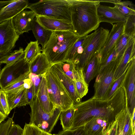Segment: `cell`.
<instances>
[{"mask_svg": "<svg viewBox=\"0 0 135 135\" xmlns=\"http://www.w3.org/2000/svg\"><path fill=\"white\" fill-rule=\"evenodd\" d=\"M51 101L62 111L74 106L72 98L56 75L50 69L45 75Z\"/></svg>", "mask_w": 135, "mask_h": 135, "instance_id": "52a82bcc", "label": "cell"}, {"mask_svg": "<svg viewBox=\"0 0 135 135\" xmlns=\"http://www.w3.org/2000/svg\"><path fill=\"white\" fill-rule=\"evenodd\" d=\"M7 117L0 112V124L4 121Z\"/></svg>", "mask_w": 135, "mask_h": 135, "instance_id": "681fc988", "label": "cell"}, {"mask_svg": "<svg viewBox=\"0 0 135 135\" xmlns=\"http://www.w3.org/2000/svg\"><path fill=\"white\" fill-rule=\"evenodd\" d=\"M86 36L80 37L69 51L65 61L72 62L75 65L83 51V44Z\"/></svg>", "mask_w": 135, "mask_h": 135, "instance_id": "484cf974", "label": "cell"}, {"mask_svg": "<svg viewBox=\"0 0 135 135\" xmlns=\"http://www.w3.org/2000/svg\"><path fill=\"white\" fill-rule=\"evenodd\" d=\"M122 57H116L115 60L110 62L97 75L94 85V94L92 98L105 99L109 89L114 81L115 72Z\"/></svg>", "mask_w": 135, "mask_h": 135, "instance_id": "ba28073f", "label": "cell"}, {"mask_svg": "<svg viewBox=\"0 0 135 135\" xmlns=\"http://www.w3.org/2000/svg\"><path fill=\"white\" fill-rule=\"evenodd\" d=\"M26 89L23 87L16 90L5 92L9 111L16 107L28 105L26 96Z\"/></svg>", "mask_w": 135, "mask_h": 135, "instance_id": "44dd1931", "label": "cell"}, {"mask_svg": "<svg viewBox=\"0 0 135 135\" xmlns=\"http://www.w3.org/2000/svg\"><path fill=\"white\" fill-rule=\"evenodd\" d=\"M36 15L32 11L23 10L12 18L15 29L19 35L31 30Z\"/></svg>", "mask_w": 135, "mask_h": 135, "instance_id": "4fadbf2b", "label": "cell"}, {"mask_svg": "<svg viewBox=\"0 0 135 135\" xmlns=\"http://www.w3.org/2000/svg\"><path fill=\"white\" fill-rule=\"evenodd\" d=\"M98 54H95L83 69L85 80L88 85L99 71L100 63Z\"/></svg>", "mask_w": 135, "mask_h": 135, "instance_id": "cb8c5ba5", "label": "cell"}, {"mask_svg": "<svg viewBox=\"0 0 135 135\" xmlns=\"http://www.w3.org/2000/svg\"><path fill=\"white\" fill-rule=\"evenodd\" d=\"M128 107L126 91L120 86L109 99L92 98L74 105V120L70 129L84 126L91 117H100L110 123L115 120L117 115Z\"/></svg>", "mask_w": 135, "mask_h": 135, "instance_id": "6da1fadb", "label": "cell"}, {"mask_svg": "<svg viewBox=\"0 0 135 135\" xmlns=\"http://www.w3.org/2000/svg\"><path fill=\"white\" fill-rule=\"evenodd\" d=\"M0 112L7 117L10 112L6 93L1 89H0Z\"/></svg>", "mask_w": 135, "mask_h": 135, "instance_id": "8d00e7d4", "label": "cell"}, {"mask_svg": "<svg viewBox=\"0 0 135 135\" xmlns=\"http://www.w3.org/2000/svg\"><path fill=\"white\" fill-rule=\"evenodd\" d=\"M52 65L46 55L41 52L28 64V68L31 73L38 76L44 75Z\"/></svg>", "mask_w": 135, "mask_h": 135, "instance_id": "7402d4cb", "label": "cell"}, {"mask_svg": "<svg viewBox=\"0 0 135 135\" xmlns=\"http://www.w3.org/2000/svg\"><path fill=\"white\" fill-rule=\"evenodd\" d=\"M41 47L37 41H31L24 50L23 58L28 64L31 63L41 52Z\"/></svg>", "mask_w": 135, "mask_h": 135, "instance_id": "83f0119b", "label": "cell"}, {"mask_svg": "<svg viewBox=\"0 0 135 135\" xmlns=\"http://www.w3.org/2000/svg\"><path fill=\"white\" fill-rule=\"evenodd\" d=\"M14 122L13 118H9L6 121L0 124V135H7L12 125Z\"/></svg>", "mask_w": 135, "mask_h": 135, "instance_id": "60d3db41", "label": "cell"}, {"mask_svg": "<svg viewBox=\"0 0 135 135\" xmlns=\"http://www.w3.org/2000/svg\"><path fill=\"white\" fill-rule=\"evenodd\" d=\"M134 59H135V37H133L129 42L117 69L114 81L127 69L131 61Z\"/></svg>", "mask_w": 135, "mask_h": 135, "instance_id": "d6986e66", "label": "cell"}, {"mask_svg": "<svg viewBox=\"0 0 135 135\" xmlns=\"http://www.w3.org/2000/svg\"><path fill=\"white\" fill-rule=\"evenodd\" d=\"M50 70L57 76L69 94L75 105L81 102V99L77 93L74 80L65 74L59 68L54 64Z\"/></svg>", "mask_w": 135, "mask_h": 135, "instance_id": "9a60e30c", "label": "cell"}, {"mask_svg": "<svg viewBox=\"0 0 135 135\" xmlns=\"http://www.w3.org/2000/svg\"><path fill=\"white\" fill-rule=\"evenodd\" d=\"M31 30L38 44L41 45V49H43L49 41L53 31L47 29L41 26L36 21V18Z\"/></svg>", "mask_w": 135, "mask_h": 135, "instance_id": "d4e9b609", "label": "cell"}, {"mask_svg": "<svg viewBox=\"0 0 135 135\" xmlns=\"http://www.w3.org/2000/svg\"><path fill=\"white\" fill-rule=\"evenodd\" d=\"M135 109L134 110L133 113L131 114V122L133 133L135 134Z\"/></svg>", "mask_w": 135, "mask_h": 135, "instance_id": "7dc6e473", "label": "cell"}, {"mask_svg": "<svg viewBox=\"0 0 135 135\" xmlns=\"http://www.w3.org/2000/svg\"><path fill=\"white\" fill-rule=\"evenodd\" d=\"M36 18L37 22L47 29L52 31L73 32V27L71 23L44 16L36 15Z\"/></svg>", "mask_w": 135, "mask_h": 135, "instance_id": "e0dca14e", "label": "cell"}, {"mask_svg": "<svg viewBox=\"0 0 135 135\" xmlns=\"http://www.w3.org/2000/svg\"><path fill=\"white\" fill-rule=\"evenodd\" d=\"M55 135H87L84 126L78 128L62 130Z\"/></svg>", "mask_w": 135, "mask_h": 135, "instance_id": "ab89813d", "label": "cell"}, {"mask_svg": "<svg viewBox=\"0 0 135 135\" xmlns=\"http://www.w3.org/2000/svg\"><path fill=\"white\" fill-rule=\"evenodd\" d=\"M135 59L131 60L127 68L121 86L125 88L128 107L132 114L135 109Z\"/></svg>", "mask_w": 135, "mask_h": 135, "instance_id": "8fae6325", "label": "cell"}, {"mask_svg": "<svg viewBox=\"0 0 135 135\" xmlns=\"http://www.w3.org/2000/svg\"><path fill=\"white\" fill-rule=\"evenodd\" d=\"M109 31L107 29L100 27L86 36L83 52L75 65L76 69H83L95 54L99 52L107 39Z\"/></svg>", "mask_w": 135, "mask_h": 135, "instance_id": "5b68a950", "label": "cell"}, {"mask_svg": "<svg viewBox=\"0 0 135 135\" xmlns=\"http://www.w3.org/2000/svg\"><path fill=\"white\" fill-rule=\"evenodd\" d=\"M27 0H14L0 9V23L12 18L21 11L26 9L29 4Z\"/></svg>", "mask_w": 135, "mask_h": 135, "instance_id": "2e32d148", "label": "cell"}, {"mask_svg": "<svg viewBox=\"0 0 135 135\" xmlns=\"http://www.w3.org/2000/svg\"><path fill=\"white\" fill-rule=\"evenodd\" d=\"M12 52V51L0 52V64L1 62Z\"/></svg>", "mask_w": 135, "mask_h": 135, "instance_id": "bcb514c9", "label": "cell"}, {"mask_svg": "<svg viewBox=\"0 0 135 135\" xmlns=\"http://www.w3.org/2000/svg\"><path fill=\"white\" fill-rule=\"evenodd\" d=\"M29 105L31 112L29 114L30 120L29 124L44 132L51 133L59 119L61 109L56 107L53 113L45 112L42 108L37 97Z\"/></svg>", "mask_w": 135, "mask_h": 135, "instance_id": "8992f818", "label": "cell"}, {"mask_svg": "<svg viewBox=\"0 0 135 135\" xmlns=\"http://www.w3.org/2000/svg\"><path fill=\"white\" fill-rule=\"evenodd\" d=\"M14 0L0 1V9L4 6L11 3Z\"/></svg>", "mask_w": 135, "mask_h": 135, "instance_id": "c3c4849f", "label": "cell"}, {"mask_svg": "<svg viewBox=\"0 0 135 135\" xmlns=\"http://www.w3.org/2000/svg\"><path fill=\"white\" fill-rule=\"evenodd\" d=\"M123 34L135 37V15H129L126 17Z\"/></svg>", "mask_w": 135, "mask_h": 135, "instance_id": "1f68e13d", "label": "cell"}, {"mask_svg": "<svg viewBox=\"0 0 135 135\" xmlns=\"http://www.w3.org/2000/svg\"><path fill=\"white\" fill-rule=\"evenodd\" d=\"M23 129L17 124H12L7 135H23Z\"/></svg>", "mask_w": 135, "mask_h": 135, "instance_id": "7bdbcfd3", "label": "cell"}, {"mask_svg": "<svg viewBox=\"0 0 135 135\" xmlns=\"http://www.w3.org/2000/svg\"><path fill=\"white\" fill-rule=\"evenodd\" d=\"M74 106L66 110L61 111V112L60 117L62 130L71 129L74 118Z\"/></svg>", "mask_w": 135, "mask_h": 135, "instance_id": "f546056e", "label": "cell"}, {"mask_svg": "<svg viewBox=\"0 0 135 135\" xmlns=\"http://www.w3.org/2000/svg\"><path fill=\"white\" fill-rule=\"evenodd\" d=\"M116 57L117 55L115 48H114L111 53L100 64L99 70L98 74L110 62L115 60Z\"/></svg>", "mask_w": 135, "mask_h": 135, "instance_id": "b9f144b4", "label": "cell"}, {"mask_svg": "<svg viewBox=\"0 0 135 135\" xmlns=\"http://www.w3.org/2000/svg\"><path fill=\"white\" fill-rule=\"evenodd\" d=\"M26 96L28 104L29 105L34 100L33 88L32 83L29 88H26Z\"/></svg>", "mask_w": 135, "mask_h": 135, "instance_id": "f6af8a7d", "label": "cell"}, {"mask_svg": "<svg viewBox=\"0 0 135 135\" xmlns=\"http://www.w3.org/2000/svg\"><path fill=\"white\" fill-rule=\"evenodd\" d=\"M43 76H38L31 73L30 74V78L33 85L34 99L37 97L38 91Z\"/></svg>", "mask_w": 135, "mask_h": 135, "instance_id": "f35d334b", "label": "cell"}, {"mask_svg": "<svg viewBox=\"0 0 135 135\" xmlns=\"http://www.w3.org/2000/svg\"><path fill=\"white\" fill-rule=\"evenodd\" d=\"M28 64L23 57L15 63L6 65L0 74V87L4 89L29 71Z\"/></svg>", "mask_w": 135, "mask_h": 135, "instance_id": "9c48e42d", "label": "cell"}, {"mask_svg": "<svg viewBox=\"0 0 135 135\" xmlns=\"http://www.w3.org/2000/svg\"><path fill=\"white\" fill-rule=\"evenodd\" d=\"M125 22H118L113 25L112 28L103 47L97 54L100 64L114 49L117 41L123 33Z\"/></svg>", "mask_w": 135, "mask_h": 135, "instance_id": "7c38bea8", "label": "cell"}, {"mask_svg": "<svg viewBox=\"0 0 135 135\" xmlns=\"http://www.w3.org/2000/svg\"><path fill=\"white\" fill-rule=\"evenodd\" d=\"M37 97L44 110L48 113H53L56 107L50 101L45 75L42 77Z\"/></svg>", "mask_w": 135, "mask_h": 135, "instance_id": "603a6c76", "label": "cell"}, {"mask_svg": "<svg viewBox=\"0 0 135 135\" xmlns=\"http://www.w3.org/2000/svg\"><path fill=\"white\" fill-rule=\"evenodd\" d=\"M23 49L20 47L18 50L12 52L10 54L1 62V64H5L8 65L13 64L24 57Z\"/></svg>", "mask_w": 135, "mask_h": 135, "instance_id": "836d02e7", "label": "cell"}, {"mask_svg": "<svg viewBox=\"0 0 135 135\" xmlns=\"http://www.w3.org/2000/svg\"><path fill=\"white\" fill-rule=\"evenodd\" d=\"M70 4L73 32L79 37L96 30L100 22L97 10L99 0H68Z\"/></svg>", "mask_w": 135, "mask_h": 135, "instance_id": "7a4b0ae2", "label": "cell"}, {"mask_svg": "<svg viewBox=\"0 0 135 135\" xmlns=\"http://www.w3.org/2000/svg\"><path fill=\"white\" fill-rule=\"evenodd\" d=\"M111 2L113 4L114 6L126 18L129 15H135V6L132 2L120 0H111Z\"/></svg>", "mask_w": 135, "mask_h": 135, "instance_id": "f1b7e54d", "label": "cell"}, {"mask_svg": "<svg viewBox=\"0 0 135 135\" xmlns=\"http://www.w3.org/2000/svg\"><path fill=\"white\" fill-rule=\"evenodd\" d=\"M20 37L16 31L12 18L0 23V52L12 51Z\"/></svg>", "mask_w": 135, "mask_h": 135, "instance_id": "30bf717a", "label": "cell"}, {"mask_svg": "<svg viewBox=\"0 0 135 135\" xmlns=\"http://www.w3.org/2000/svg\"><path fill=\"white\" fill-rule=\"evenodd\" d=\"M132 38L133 37L123 34L118 38L116 42L115 47L117 57H122L129 42Z\"/></svg>", "mask_w": 135, "mask_h": 135, "instance_id": "4dcf8cb0", "label": "cell"}, {"mask_svg": "<svg viewBox=\"0 0 135 135\" xmlns=\"http://www.w3.org/2000/svg\"><path fill=\"white\" fill-rule=\"evenodd\" d=\"M26 8L33 11L36 15L71 23L70 4L68 0H41L29 3Z\"/></svg>", "mask_w": 135, "mask_h": 135, "instance_id": "277c9868", "label": "cell"}, {"mask_svg": "<svg viewBox=\"0 0 135 135\" xmlns=\"http://www.w3.org/2000/svg\"><path fill=\"white\" fill-rule=\"evenodd\" d=\"M127 69L120 76L114 81L109 89L105 100H108L110 99L120 87Z\"/></svg>", "mask_w": 135, "mask_h": 135, "instance_id": "74e56055", "label": "cell"}, {"mask_svg": "<svg viewBox=\"0 0 135 135\" xmlns=\"http://www.w3.org/2000/svg\"><path fill=\"white\" fill-rule=\"evenodd\" d=\"M23 130V135H52L51 133L44 132L29 124L26 123Z\"/></svg>", "mask_w": 135, "mask_h": 135, "instance_id": "d590c367", "label": "cell"}, {"mask_svg": "<svg viewBox=\"0 0 135 135\" xmlns=\"http://www.w3.org/2000/svg\"><path fill=\"white\" fill-rule=\"evenodd\" d=\"M74 81L78 94L81 99L88 93L89 85L84 79L83 69H76L74 73Z\"/></svg>", "mask_w": 135, "mask_h": 135, "instance_id": "4316f807", "label": "cell"}, {"mask_svg": "<svg viewBox=\"0 0 135 135\" xmlns=\"http://www.w3.org/2000/svg\"><path fill=\"white\" fill-rule=\"evenodd\" d=\"M80 37L72 31H53L41 51L52 65L65 61L69 51Z\"/></svg>", "mask_w": 135, "mask_h": 135, "instance_id": "3957f363", "label": "cell"}, {"mask_svg": "<svg viewBox=\"0 0 135 135\" xmlns=\"http://www.w3.org/2000/svg\"><path fill=\"white\" fill-rule=\"evenodd\" d=\"M30 73L29 71L20 78L6 87L3 90L5 92H8L23 87H25L26 83L30 79L29 75Z\"/></svg>", "mask_w": 135, "mask_h": 135, "instance_id": "e575fe53", "label": "cell"}, {"mask_svg": "<svg viewBox=\"0 0 135 135\" xmlns=\"http://www.w3.org/2000/svg\"><path fill=\"white\" fill-rule=\"evenodd\" d=\"M110 123L103 118L93 117L84 126L87 135H103Z\"/></svg>", "mask_w": 135, "mask_h": 135, "instance_id": "ffe728a7", "label": "cell"}, {"mask_svg": "<svg viewBox=\"0 0 135 135\" xmlns=\"http://www.w3.org/2000/svg\"><path fill=\"white\" fill-rule=\"evenodd\" d=\"M117 131L116 120L110 123L103 135H116Z\"/></svg>", "mask_w": 135, "mask_h": 135, "instance_id": "ee69618b", "label": "cell"}, {"mask_svg": "<svg viewBox=\"0 0 135 135\" xmlns=\"http://www.w3.org/2000/svg\"><path fill=\"white\" fill-rule=\"evenodd\" d=\"M1 70H0V73H1Z\"/></svg>", "mask_w": 135, "mask_h": 135, "instance_id": "f907efd6", "label": "cell"}, {"mask_svg": "<svg viewBox=\"0 0 135 135\" xmlns=\"http://www.w3.org/2000/svg\"><path fill=\"white\" fill-rule=\"evenodd\" d=\"M131 114L129 108L127 107L117 115L115 118L117 121L116 135H131L133 134L131 124Z\"/></svg>", "mask_w": 135, "mask_h": 135, "instance_id": "ac0fdd59", "label": "cell"}, {"mask_svg": "<svg viewBox=\"0 0 135 135\" xmlns=\"http://www.w3.org/2000/svg\"><path fill=\"white\" fill-rule=\"evenodd\" d=\"M52 135H55V134H52Z\"/></svg>", "mask_w": 135, "mask_h": 135, "instance_id": "816d5d0a", "label": "cell"}, {"mask_svg": "<svg viewBox=\"0 0 135 135\" xmlns=\"http://www.w3.org/2000/svg\"><path fill=\"white\" fill-rule=\"evenodd\" d=\"M97 14L100 22L113 23L125 22L126 17L115 7H111L100 4L97 10Z\"/></svg>", "mask_w": 135, "mask_h": 135, "instance_id": "5bb4252c", "label": "cell"}, {"mask_svg": "<svg viewBox=\"0 0 135 135\" xmlns=\"http://www.w3.org/2000/svg\"><path fill=\"white\" fill-rule=\"evenodd\" d=\"M54 65L66 75L74 80V73L76 69L75 65L72 62L65 61Z\"/></svg>", "mask_w": 135, "mask_h": 135, "instance_id": "d6a6232c", "label": "cell"}]
</instances>
